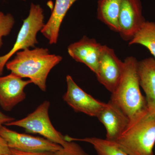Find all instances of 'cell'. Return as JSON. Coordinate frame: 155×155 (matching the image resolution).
I'll use <instances>...</instances> for the list:
<instances>
[{"label": "cell", "mask_w": 155, "mask_h": 155, "mask_svg": "<svg viewBox=\"0 0 155 155\" xmlns=\"http://www.w3.org/2000/svg\"><path fill=\"white\" fill-rule=\"evenodd\" d=\"M138 61L132 56L124 61L122 77L110 101L122 110L129 121L147 107L145 97L140 91L137 72Z\"/></svg>", "instance_id": "3"}, {"label": "cell", "mask_w": 155, "mask_h": 155, "mask_svg": "<svg viewBox=\"0 0 155 155\" xmlns=\"http://www.w3.org/2000/svg\"><path fill=\"white\" fill-rule=\"evenodd\" d=\"M97 117L105 127L106 139L112 142L119 137L129 122L127 116L110 101Z\"/></svg>", "instance_id": "12"}, {"label": "cell", "mask_w": 155, "mask_h": 155, "mask_svg": "<svg viewBox=\"0 0 155 155\" xmlns=\"http://www.w3.org/2000/svg\"><path fill=\"white\" fill-rule=\"evenodd\" d=\"M124 61L116 56L113 49L103 45L99 61L97 79L111 93L119 84L123 72Z\"/></svg>", "instance_id": "7"}, {"label": "cell", "mask_w": 155, "mask_h": 155, "mask_svg": "<svg viewBox=\"0 0 155 155\" xmlns=\"http://www.w3.org/2000/svg\"><path fill=\"white\" fill-rule=\"evenodd\" d=\"M22 1H25V0H22Z\"/></svg>", "instance_id": "23"}, {"label": "cell", "mask_w": 155, "mask_h": 155, "mask_svg": "<svg viewBox=\"0 0 155 155\" xmlns=\"http://www.w3.org/2000/svg\"><path fill=\"white\" fill-rule=\"evenodd\" d=\"M67 141H83L90 143L94 147L97 155H129L121 150L113 142L106 139L97 137L74 138L68 135L65 136Z\"/></svg>", "instance_id": "16"}, {"label": "cell", "mask_w": 155, "mask_h": 155, "mask_svg": "<svg viewBox=\"0 0 155 155\" xmlns=\"http://www.w3.org/2000/svg\"><path fill=\"white\" fill-rule=\"evenodd\" d=\"M103 45L94 38L84 36L80 40L69 45L67 49L72 59L85 64L96 74Z\"/></svg>", "instance_id": "11"}, {"label": "cell", "mask_w": 155, "mask_h": 155, "mask_svg": "<svg viewBox=\"0 0 155 155\" xmlns=\"http://www.w3.org/2000/svg\"><path fill=\"white\" fill-rule=\"evenodd\" d=\"M50 106V102L45 101L25 118L15 120L5 125L22 127L26 133L39 134L50 141L63 146L67 141L65 140V136L56 130L51 122L49 115Z\"/></svg>", "instance_id": "5"}, {"label": "cell", "mask_w": 155, "mask_h": 155, "mask_svg": "<svg viewBox=\"0 0 155 155\" xmlns=\"http://www.w3.org/2000/svg\"><path fill=\"white\" fill-rule=\"evenodd\" d=\"M122 0H98L97 18L111 30L119 32V18Z\"/></svg>", "instance_id": "15"}, {"label": "cell", "mask_w": 155, "mask_h": 155, "mask_svg": "<svg viewBox=\"0 0 155 155\" xmlns=\"http://www.w3.org/2000/svg\"><path fill=\"white\" fill-rule=\"evenodd\" d=\"M113 142L129 155H154L155 109L147 106Z\"/></svg>", "instance_id": "2"}, {"label": "cell", "mask_w": 155, "mask_h": 155, "mask_svg": "<svg viewBox=\"0 0 155 155\" xmlns=\"http://www.w3.org/2000/svg\"><path fill=\"white\" fill-rule=\"evenodd\" d=\"M14 120L15 119L13 117L7 116L0 111V128L3 126V125H5Z\"/></svg>", "instance_id": "22"}, {"label": "cell", "mask_w": 155, "mask_h": 155, "mask_svg": "<svg viewBox=\"0 0 155 155\" xmlns=\"http://www.w3.org/2000/svg\"><path fill=\"white\" fill-rule=\"evenodd\" d=\"M0 135L5 140L10 149L22 151L54 153L62 147L44 137L18 133L4 126L0 128Z\"/></svg>", "instance_id": "6"}, {"label": "cell", "mask_w": 155, "mask_h": 155, "mask_svg": "<svg viewBox=\"0 0 155 155\" xmlns=\"http://www.w3.org/2000/svg\"><path fill=\"white\" fill-rule=\"evenodd\" d=\"M45 24L43 10L39 5L31 3L29 14L23 20L14 46L8 52L0 56V75H2L4 68L10 58L17 52L35 47L38 43L37 35L41 31Z\"/></svg>", "instance_id": "4"}, {"label": "cell", "mask_w": 155, "mask_h": 155, "mask_svg": "<svg viewBox=\"0 0 155 155\" xmlns=\"http://www.w3.org/2000/svg\"><path fill=\"white\" fill-rule=\"evenodd\" d=\"M140 85L145 94L147 106L155 110V60L145 58L137 64Z\"/></svg>", "instance_id": "14"}, {"label": "cell", "mask_w": 155, "mask_h": 155, "mask_svg": "<svg viewBox=\"0 0 155 155\" xmlns=\"http://www.w3.org/2000/svg\"><path fill=\"white\" fill-rule=\"evenodd\" d=\"M53 155H89L75 141H67Z\"/></svg>", "instance_id": "19"}, {"label": "cell", "mask_w": 155, "mask_h": 155, "mask_svg": "<svg viewBox=\"0 0 155 155\" xmlns=\"http://www.w3.org/2000/svg\"><path fill=\"white\" fill-rule=\"evenodd\" d=\"M14 24L15 19L12 14H5L0 11V49L3 45V37L10 34Z\"/></svg>", "instance_id": "18"}, {"label": "cell", "mask_w": 155, "mask_h": 155, "mask_svg": "<svg viewBox=\"0 0 155 155\" xmlns=\"http://www.w3.org/2000/svg\"><path fill=\"white\" fill-rule=\"evenodd\" d=\"M60 55L50 54L47 48L26 49L17 52L6 67L22 78H28L41 90H46V80L51 69L62 61Z\"/></svg>", "instance_id": "1"}, {"label": "cell", "mask_w": 155, "mask_h": 155, "mask_svg": "<svg viewBox=\"0 0 155 155\" xmlns=\"http://www.w3.org/2000/svg\"><path fill=\"white\" fill-rule=\"evenodd\" d=\"M66 80L67 88L63 96L64 101L75 112L97 117L107 104L96 99L85 92L70 75H67Z\"/></svg>", "instance_id": "8"}, {"label": "cell", "mask_w": 155, "mask_h": 155, "mask_svg": "<svg viewBox=\"0 0 155 155\" xmlns=\"http://www.w3.org/2000/svg\"><path fill=\"white\" fill-rule=\"evenodd\" d=\"M11 155H53V153L48 152H24L18 150L11 149Z\"/></svg>", "instance_id": "20"}, {"label": "cell", "mask_w": 155, "mask_h": 155, "mask_svg": "<svg viewBox=\"0 0 155 155\" xmlns=\"http://www.w3.org/2000/svg\"><path fill=\"white\" fill-rule=\"evenodd\" d=\"M128 45H140L149 51L155 60V22L146 21Z\"/></svg>", "instance_id": "17"}, {"label": "cell", "mask_w": 155, "mask_h": 155, "mask_svg": "<svg viewBox=\"0 0 155 155\" xmlns=\"http://www.w3.org/2000/svg\"><path fill=\"white\" fill-rule=\"evenodd\" d=\"M11 149L5 139L0 135V155H11Z\"/></svg>", "instance_id": "21"}, {"label": "cell", "mask_w": 155, "mask_h": 155, "mask_svg": "<svg viewBox=\"0 0 155 155\" xmlns=\"http://www.w3.org/2000/svg\"><path fill=\"white\" fill-rule=\"evenodd\" d=\"M146 21L140 0H122L118 33L123 40L130 41Z\"/></svg>", "instance_id": "9"}, {"label": "cell", "mask_w": 155, "mask_h": 155, "mask_svg": "<svg viewBox=\"0 0 155 155\" xmlns=\"http://www.w3.org/2000/svg\"><path fill=\"white\" fill-rule=\"evenodd\" d=\"M78 0H56L54 8L49 20L45 24L41 33L50 45L56 44L59 37L61 24L67 12Z\"/></svg>", "instance_id": "13"}, {"label": "cell", "mask_w": 155, "mask_h": 155, "mask_svg": "<svg viewBox=\"0 0 155 155\" xmlns=\"http://www.w3.org/2000/svg\"><path fill=\"white\" fill-rule=\"evenodd\" d=\"M32 83L30 80H24L22 78L11 72L0 76V106L6 111H11L26 97L24 89Z\"/></svg>", "instance_id": "10"}]
</instances>
